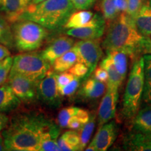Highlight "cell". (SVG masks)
<instances>
[{"mask_svg":"<svg viewBox=\"0 0 151 151\" xmlns=\"http://www.w3.org/2000/svg\"><path fill=\"white\" fill-rule=\"evenodd\" d=\"M52 124L51 120L37 112L13 116L1 132L5 150L37 151L43 134Z\"/></svg>","mask_w":151,"mask_h":151,"instance_id":"obj_1","label":"cell"},{"mask_svg":"<svg viewBox=\"0 0 151 151\" xmlns=\"http://www.w3.org/2000/svg\"><path fill=\"white\" fill-rule=\"evenodd\" d=\"M150 43V37L139 32L133 18L121 13L110 23L101 46L106 52L120 50L137 60L142 54H148Z\"/></svg>","mask_w":151,"mask_h":151,"instance_id":"obj_2","label":"cell"},{"mask_svg":"<svg viewBox=\"0 0 151 151\" xmlns=\"http://www.w3.org/2000/svg\"><path fill=\"white\" fill-rule=\"evenodd\" d=\"M76 9L71 0H45L39 4H29L19 20H28L50 30L64 27Z\"/></svg>","mask_w":151,"mask_h":151,"instance_id":"obj_3","label":"cell"},{"mask_svg":"<svg viewBox=\"0 0 151 151\" xmlns=\"http://www.w3.org/2000/svg\"><path fill=\"white\" fill-rule=\"evenodd\" d=\"M144 87V60H135L126 85L122 101V116L132 123L139 111Z\"/></svg>","mask_w":151,"mask_h":151,"instance_id":"obj_4","label":"cell"},{"mask_svg":"<svg viewBox=\"0 0 151 151\" xmlns=\"http://www.w3.org/2000/svg\"><path fill=\"white\" fill-rule=\"evenodd\" d=\"M14 24L12 28L14 44L20 52L37 50L48 36V29L31 20H20Z\"/></svg>","mask_w":151,"mask_h":151,"instance_id":"obj_5","label":"cell"},{"mask_svg":"<svg viewBox=\"0 0 151 151\" xmlns=\"http://www.w3.org/2000/svg\"><path fill=\"white\" fill-rule=\"evenodd\" d=\"M51 64L41 54L21 53L14 58L10 72L23 75L32 80L39 81L50 69Z\"/></svg>","mask_w":151,"mask_h":151,"instance_id":"obj_6","label":"cell"},{"mask_svg":"<svg viewBox=\"0 0 151 151\" xmlns=\"http://www.w3.org/2000/svg\"><path fill=\"white\" fill-rule=\"evenodd\" d=\"M72 48L78 56V62H82L88 67L90 76L96 69L102 56L99 39L79 41L73 44Z\"/></svg>","mask_w":151,"mask_h":151,"instance_id":"obj_7","label":"cell"},{"mask_svg":"<svg viewBox=\"0 0 151 151\" xmlns=\"http://www.w3.org/2000/svg\"><path fill=\"white\" fill-rule=\"evenodd\" d=\"M7 81L15 94L22 102H33L37 99L39 81L14 72H10Z\"/></svg>","mask_w":151,"mask_h":151,"instance_id":"obj_8","label":"cell"},{"mask_svg":"<svg viewBox=\"0 0 151 151\" xmlns=\"http://www.w3.org/2000/svg\"><path fill=\"white\" fill-rule=\"evenodd\" d=\"M57 75L50 69L38 82L37 99L50 106H58L60 104V94L57 84Z\"/></svg>","mask_w":151,"mask_h":151,"instance_id":"obj_9","label":"cell"},{"mask_svg":"<svg viewBox=\"0 0 151 151\" xmlns=\"http://www.w3.org/2000/svg\"><path fill=\"white\" fill-rule=\"evenodd\" d=\"M105 28L106 20L104 16L95 14L88 24L83 27L69 29L66 32V35L81 40L98 39L103 36Z\"/></svg>","mask_w":151,"mask_h":151,"instance_id":"obj_10","label":"cell"},{"mask_svg":"<svg viewBox=\"0 0 151 151\" xmlns=\"http://www.w3.org/2000/svg\"><path fill=\"white\" fill-rule=\"evenodd\" d=\"M118 100V90L106 88V92L101 99L98 109L97 120L99 128L114 118Z\"/></svg>","mask_w":151,"mask_h":151,"instance_id":"obj_11","label":"cell"},{"mask_svg":"<svg viewBox=\"0 0 151 151\" xmlns=\"http://www.w3.org/2000/svg\"><path fill=\"white\" fill-rule=\"evenodd\" d=\"M118 135V127L115 121H109L98 128L95 137L90 143L96 151H106L112 146Z\"/></svg>","mask_w":151,"mask_h":151,"instance_id":"obj_12","label":"cell"},{"mask_svg":"<svg viewBox=\"0 0 151 151\" xmlns=\"http://www.w3.org/2000/svg\"><path fill=\"white\" fill-rule=\"evenodd\" d=\"M73 44L74 40L71 37H69V36H61L54 39L53 41L41 52V55L49 63L52 65L57 58L70 50Z\"/></svg>","mask_w":151,"mask_h":151,"instance_id":"obj_13","label":"cell"},{"mask_svg":"<svg viewBox=\"0 0 151 151\" xmlns=\"http://www.w3.org/2000/svg\"><path fill=\"white\" fill-rule=\"evenodd\" d=\"M0 4L4 16L11 24L18 21L27 7L23 0H1Z\"/></svg>","mask_w":151,"mask_h":151,"instance_id":"obj_14","label":"cell"},{"mask_svg":"<svg viewBox=\"0 0 151 151\" xmlns=\"http://www.w3.org/2000/svg\"><path fill=\"white\" fill-rule=\"evenodd\" d=\"M124 149L132 151H151V138L132 131L124 137Z\"/></svg>","mask_w":151,"mask_h":151,"instance_id":"obj_15","label":"cell"},{"mask_svg":"<svg viewBox=\"0 0 151 151\" xmlns=\"http://www.w3.org/2000/svg\"><path fill=\"white\" fill-rule=\"evenodd\" d=\"M132 129L151 138V105L139 111L132 122Z\"/></svg>","mask_w":151,"mask_h":151,"instance_id":"obj_16","label":"cell"},{"mask_svg":"<svg viewBox=\"0 0 151 151\" xmlns=\"http://www.w3.org/2000/svg\"><path fill=\"white\" fill-rule=\"evenodd\" d=\"M21 101L15 94L8 83L0 86V112L6 113L18 108Z\"/></svg>","mask_w":151,"mask_h":151,"instance_id":"obj_17","label":"cell"},{"mask_svg":"<svg viewBox=\"0 0 151 151\" xmlns=\"http://www.w3.org/2000/svg\"><path fill=\"white\" fill-rule=\"evenodd\" d=\"M137 29L145 37H151V5L144 2L138 14L133 18Z\"/></svg>","mask_w":151,"mask_h":151,"instance_id":"obj_18","label":"cell"},{"mask_svg":"<svg viewBox=\"0 0 151 151\" xmlns=\"http://www.w3.org/2000/svg\"><path fill=\"white\" fill-rule=\"evenodd\" d=\"M106 85L98 81L94 77L89 78L83 85L80 94L83 97L88 99H99L105 93Z\"/></svg>","mask_w":151,"mask_h":151,"instance_id":"obj_19","label":"cell"},{"mask_svg":"<svg viewBox=\"0 0 151 151\" xmlns=\"http://www.w3.org/2000/svg\"><path fill=\"white\" fill-rule=\"evenodd\" d=\"M60 134L59 125L53 124L43 134L37 151H60L58 139Z\"/></svg>","mask_w":151,"mask_h":151,"instance_id":"obj_20","label":"cell"},{"mask_svg":"<svg viewBox=\"0 0 151 151\" xmlns=\"http://www.w3.org/2000/svg\"><path fill=\"white\" fill-rule=\"evenodd\" d=\"M58 143L60 150H81L80 137L76 130L71 129L65 132L58 139Z\"/></svg>","mask_w":151,"mask_h":151,"instance_id":"obj_21","label":"cell"},{"mask_svg":"<svg viewBox=\"0 0 151 151\" xmlns=\"http://www.w3.org/2000/svg\"><path fill=\"white\" fill-rule=\"evenodd\" d=\"M99 66L104 68L108 73L109 78L106 82V88L119 90L122 83L123 79L116 70L110 57L107 55L106 58H105L101 62Z\"/></svg>","mask_w":151,"mask_h":151,"instance_id":"obj_22","label":"cell"},{"mask_svg":"<svg viewBox=\"0 0 151 151\" xmlns=\"http://www.w3.org/2000/svg\"><path fill=\"white\" fill-rule=\"evenodd\" d=\"M78 62V56L74 49L70 50L58 58L52 63L53 70L57 72H63L69 70L73 65Z\"/></svg>","mask_w":151,"mask_h":151,"instance_id":"obj_23","label":"cell"},{"mask_svg":"<svg viewBox=\"0 0 151 151\" xmlns=\"http://www.w3.org/2000/svg\"><path fill=\"white\" fill-rule=\"evenodd\" d=\"M94 14L90 11L81 10L73 12L71 15L64 26L66 29L81 27L88 24L94 16Z\"/></svg>","mask_w":151,"mask_h":151,"instance_id":"obj_24","label":"cell"},{"mask_svg":"<svg viewBox=\"0 0 151 151\" xmlns=\"http://www.w3.org/2000/svg\"><path fill=\"white\" fill-rule=\"evenodd\" d=\"M106 53L107 55L111 58L116 70L124 81L127 76L128 69V55L127 53L120 50H111Z\"/></svg>","mask_w":151,"mask_h":151,"instance_id":"obj_25","label":"cell"},{"mask_svg":"<svg viewBox=\"0 0 151 151\" xmlns=\"http://www.w3.org/2000/svg\"><path fill=\"white\" fill-rule=\"evenodd\" d=\"M144 60V87L142 99L147 105H151V54H145Z\"/></svg>","mask_w":151,"mask_h":151,"instance_id":"obj_26","label":"cell"},{"mask_svg":"<svg viewBox=\"0 0 151 151\" xmlns=\"http://www.w3.org/2000/svg\"><path fill=\"white\" fill-rule=\"evenodd\" d=\"M95 123L96 116L93 114L90 116L89 120L79 129L78 134L79 137H80L81 150H83L84 148H86L87 144L89 143L94 127H95Z\"/></svg>","mask_w":151,"mask_h":151,"instance_id":"obj_27","label":"cell"},{"mask_svg":"<svg viewBox=\"0 0 151 151\" xmlns=\"http://www.w3.org/2000/svg\"><path fill=\"white\" fill-rule=\"evenodd\" d=\"M101 10L105 20L109 23L120 15L117 8V0H101Z\"/></svg>","mask_w":151,"mask_h":151,"instance_id":"obj_28","label":"cell"},{"mask_svg":"<svg viewBox=\"0 0 151 151\" xmlns=\"http://www.w3.org/2000/svg\"><path fill=\"white\" fill-rule=\"evenodd\" d=\"M10 24L6 17L0 14V42L6 46H11L14 43Z\"/></svg>","mask_w":151,"mask_h":151,"instance_id":"obj_29","label":"cell"},{"mask_svg":"<svg viewBox=\"0 0 151 151\" xmlns=\"http://www.w3.org/2000/svg\"><path fill=\"white\" fill-rule=\"evenodd\" d=\"M78 107L69 106L62 109L58 113V123L60 127H67V124L71 117L75 116L78 110Z\"/></svg>","mask_w":151,"mask_h":151,"instance_id":"obj_30","label":"cell"},{"mask_svg":"<svg viewBox=\"0 0 151 151\" xmlns=\"http://www.w3.org/2000/svg\"><path fill=\"white\" fill-rule=\"evenodd\" d=\"M14 58L11 55L0 61V86L8 79L13 65Z\"/></svg>","mask_w":151,"mask_h":151,"instance_id":"obj_31","label":"cell"},{"mask_svg":"<svg viewBox=\"0 0 151 151\" xmlns=\"http://www.w3.org/2000/svg\"><path fill=\"white\" fill-rule=\"evenodd\" d=\"M68 71L70 72L71 74H73L75 77L81 79L89 76V75H88V73H89L88 67L85 64L80 62H77L75 65H73L68 70Z\"/></svg>","mask_w":151,"mask_h":151,"instance_id":"obj_32","label":"cell"},{"mask_svg":"<svg viewBox=\"0 0 151 151\" xmlns=\"http://www.w3.org/2000/svg\"><path fill=\"white\" fill-rule=\"evenodd\" d=\"M81 83V78L75 77L73 80L71 81L69 83L66 85L65 86L62 87L61 89L59 90V93L61 96H71L76 91L77 89L79 88Z\"/></svg>","mask_w":151,"mask_h":151,"instance_id":"obj_33","label":"cell"},{"mask_svg":"<svg viewBox=\"0 0 151 151\" xmlns=\"http://www.w3.org/2000/svg\"><path fill=\"white\" fill-rule=\"evenodd\" d=\"M127 6L125 13L132 18H134L144 4V0H127Z\"/></svg>","mask_w":151,"mask_h":151,"instance_id":"obj_34","label":"cell"},{"mask_svg":"<svg viewBox=\"0 0 151 151\" xmlns=\"http://www.w3.org/2000/svg\"><path fill=\"white\" fill-rule=\"evenodd\" d=\"M74 78V76L67 71L60 72V73L57 75V84H58V90L61 89L62 87L69 83Z\"/></svg>","mask_w":151,"mask_h":151,"instance_id":"obj_35","label":"cell"},{"mask_svg":"<svg viewBox=\"0 0 151 151\" xmlns=\"http://www.w3.org/2000/svg\"><path fill=\"white\" fill-rule=\"evenodd\" d=\"M96 0H71L75 8L78 10H87L91 8Z\"/></svg>","mask_w":151,"mask_h":151,"instance_id":"obj_36","label":"cell"},{"mask_svg":"<svg viewBox=\"0 0 151 151\" xmlns=\"http://www.w3.org/2000/svg\"><path fill=\"white\" fill-rule=\"evenodd\" d=\"M94 77L96 79H97L98 81H101L103 83H106L109 78V75L107 71L105 70L104 68L101 67H96V69H94Z\"/></svg>","mask_w":151,"mask_h":151,"instance_id":"obj_37","label":"cell"},{"mask_svg":"<svg viewBox=\"0 0 151 151\" xmlns=\"http://www.w3.org/2000/svg\"><path fill=\"white\" fill-rule=\"evenodd\" d=\"M85 124L83 123L76 116H73L70 118L67 124V127L71 129L79 130Z\"/></svg>","mask_w":151,"mask_h":151,"instance_id":"obj_38","label":"cell"},{"mask_svg":"<svg viewBox=\"0 0 151 151\" xmlns=\"http://www.w3.org/2000/svg\"><path fill=\"white\" fill-rule=\"evenodd\" d=\"M75 116H76L83 124H86V122L89 120V119L90 118V113L88 112V111L80 108L78 109V110L77 111V113H76Z\"/></svg>","mask_w":151,"mask_h":151,"instance_id":"obj_39","label":"cell"},{"mask_svg":"<svg viewBox=\"0 0 151 151\" xmlns=\"http://www.w3.org/2000/svg\"><path fill=\"white\" fill-rule=\"evenodd\" d=\"M9 122V117L4 113L0 112V132H2Z\"/></svg>","mask_w":151,"mask_h":151,"instance_id":"obj_40","label":"cell"},{"mask_svg":"<svg viewBox=\"0 0 151 151\" xmlns=\"http://www.w3.org/2000/svg\"><path fill=\"white\" fill-rule=\"evenodd\" d=\"M11 55V52L7 47L0 43V61Z\"/></svg>","mask_w":151,"mask_h":151,"instance_id":"obj_41","label":"cell"},{"mask_svg":"<svg viewBox=\"0 0 151 151\" xmlns=\"http://www.w3.org/2000/svg\"><path fill=\"white\" fill-rule=\"evenodd\" d=\"M5 150L4 143V139L2 135H0V151Z\"/></svg>","mask_w":151,"mask_h":151,"instance_id":"obj_42","label":"cell"},{"mask_svg":"<svg viewBox=\"0 0 151 151\" xmlns=\"http://www.w3.org/2000/svg\"><path fill=\"white\" fill-rule=\"evenodd\" d=\"M45 1V0H32L31 3L30 4H39L41 2V1Z\"/></svg>","mask_w":151,"mask_h":151,"instance_id":"obj_43","label":"cell"},{"mask_svg":"<svg viewBox=\"0 0 151 151\" xmlns=\"http://www.w3.org/2000/svg\"><path fill=\"white\" fill-rule=\"evenodd\" d=\"M23 1H24V3L26 4H27V6L30 3H31V1H32V0H23Z\"/></svg>","mask_w":151,"mask_h":151,"instance_id":"obj_44","label":"cell"},{"mask_svg":"<svg viewBox=\"0 0 151 151\" xmlns=\"http://www.w3.org/2000/svg\"><path fill=\"white\" fill-rule=\"evenodd\" d=\"M150 38V41H151V37ZM148 54H151V43H150V49H149V52H148Z\"/></svg>","mask_w":151,"mask_h":151,"instance_id":"obj_45","label":"cell"},{"mask_svg":"<svg viewBox=\"0 0 151 151\" xmlns=\"http://www.w3.org/2000/svg\"><path fill=\"white\" fill-rule=\"evenodd\" d=\"M150 4H151V1H150Z\"/></svg>","mask_w":151,"mask_h":151,"instance_id":"obj_46","label":"cell"},{"mask_svg":"<svg viewBox=\"0 0 151 151\" xmlns=\"http://www.w3.org/2000/svg\"><path fill=\"white\" fill-rule=\"evenodd\" d=\"M0 1H1V0H0Z\"/></svg>","mask_w":151,"mask_h":151,"instance_id":"obj_47","label":"cell"}]
</instances>
